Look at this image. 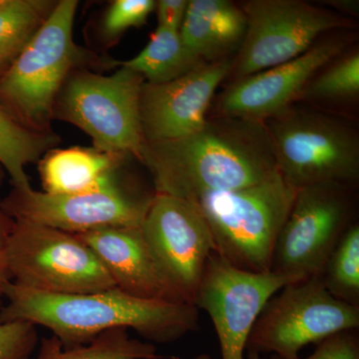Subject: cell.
Returning a JSON list of instances; mask_svg holds the SVG:
<instances>
[{"label": "cell", "instance_id": "obj_1", "mask_svg": "<svg viewBox=\"0 0 359 359\" xmlns=\"http://www.w3.org/2000/svg\"><path fill=\"white\" fill-rule=\"evenodd\" d=\"M141 163L152 176L155 194L192 202L278 174L266 123L226 116L208 118L188 136L146 143Z\"/></svg>", "mask_w": 359, "mask_h": 359}, {"label": "cell", "instance_id": "obj_2", "mask_svg": "<svg viewBox=\"0 0 359 359\" xmlns=\"http://www.w3.org/2000/svg\"><path fill=\"white\" fill-rule=\"evenodd\" d=\"M0 320L41 325L65 348L86 346L117 328L135 330L148 342L170 344L199 328V309L187 302L140 299L118 289L53 294L11 283Z\"/></svg>", "mask_w": 359, "mask_h": 359}, {"label": "cell", "instance_id": "obj_3", "mask_svg": "<svg viewBox=\"0 0 359 359\" xmlns=\"http://www.w3.org/2000/svg\"><path fill=\"white\" fill-rule=\"evenodd\" d=\"M297 191L278 173L256 185L202 196L195 203L209 224L215 252L243 271H271Z\"/></svg>", "mask_w": 359, "mask_h": 359}, {"label": "cell", "instance_id": "obj_4", "mask_svg": "<svg viewBox=\"0 0 359 359\" xmlns=\"http://www.w3.org/2000/svg\"><path fill=\"white\" fill-rule=\"evenodd\" d=\"M78 1L61 0L0 75V106L27 128L49 132L63 84L83 52L73 41Z\"/></svg>", "mask_w": 359, "mask_h": 359}, {"label": "cell", "instance_id": "obj_5", "mask_svg": "<svg viewBox=\"0 0 359 359\" xmlns=\"http://www.w3.org/2000/svg\"><path fill=\"white\" fill-rule=\"evenodd\" d=\"M278 173L294 189L323 183L355 187L359 138L351 125L321 111L290 107L266 122Z\"/></svg>", "mask_w": 359, "mask_h": 359}, {"label": "cell", "instance_id": "obj_6", "mask_svg": "<svg viewBox=\"0 0 359 359\" xmlns=\"http://www.w3.org/2000/svg\"><path fill=\"white\" fill-rule=\"evenodd\" d=\"M143 76L120 66L109 76L79 71L59 92L53 117L75 125L101 152L132 155L141 162L146 142L140 119Z\"/></svg>", "mask_w": 359, "mask_h": 359}, {"label": "cell", "instance_id": "obj_7", "mask_svg": "<svg viewBox=\"0 0 359 359\" xmlns=\"http://www.w3.org/2000/svg\"><path fill=\"white\" fill-rule=\"evenodd\" d=\"M13 283L53 294H81L116 289L100 259L76 235L14 221L7 250Z\"/></svg>", "mask_w": 359, "mask_h": 359}, {"label": "cell", "instance_id": "obj_8", "mask_svg": "<svg viewBox=\"0 0 359 359\" xmlns=\"http://www.w3.org/2000/svg\"><path fill=\"white\" fill-rule=\"evenodd\" d=\"M358 327V306L332 297L320 278H306L289 283L269 299L245 351L295 359L304 346Z\"/></svg>", "mask_w": 359, "mask_h": 359}, {"label": "cell", "instance_id": "obj_9", "mask_svg": "<svg viewBox=\"0 0 359 359\" xmlns=\"http://www.w3.org/2000/svg\"><path fill=\"white\" fill-rule=\"evenodd\" d=\"M241 7L247 32L233 58V81L299 57L328 33L354 27L346 16L302 0H249Z\"/></svg>", "mask_w": 359, "mask_h": 359}, {"label": "cell", "instance_id": "obj_10", "mask_svg": "<svg viewBox=\"0 0 359 359\" xmlns=\"http://www.w3.org/2000/svg\"><path fill=\"white\" fill-rule=\"evenodd\" d=\"M353 187L323 183L299 189L276 240L271 271L320 278L328 257L354 221Z\"/></svg>", "mask_w": 359, "mask_h": 359}, {"label": "cell", "instance_id": "obj_11", "mask_svg": "<svg viewBox=\"0 0 359 359\" xmlns=\"http://www.w3.org/2000/svg\"><path fill=\"white\" fill-rule=\"evenodd\" d=\"M140 228L168 283L182 302L195 306L205 264L215 252L209 224L198 205L154 193Z\"/></svg>", "mask_w": 359, "mask_h": 359}, {"label": "cell", "instance_id": "obj_12", "mask_svg": "<svg viewBox=\"0 0 359 359\" xmlns=\"http://www.w3.org/2000/svg\"><path fill=\"white\" fill-rule=\"evenodd\" d=\"M297 280L301 278L273 271H243L212 252L205 264L195 306L209 314L222 359H245L250 332L266 302Z\"/></svg>", "mask_w": 359, "mask_h": 359}, {"label": "cell", "instance_id": "obj_13", "mask_svg": "<svg viewBox=\"0 0 359 359\" xmlns=\"http://www.w3.org/2000/svg\"><path fill=\"white\" fill-rule=\"evenodd\" d=\"M153 197L137 195L118 182L102 190L76 195L13 188L2 205L14 221L81 235L105 228L141 226Z\"/></svg>", "mask_w": 359, "mask_h": 359}, {"label": "cell", "instance_id": "obj_14", "mask_svg": "<svg viewBox=\"0 0 359 359\" xmlns=\"http://www.w3.org/2000/svg\"><path fill=\"white\" fill-rule=\"evenodd\" d=\"M327 35L299 57L231 82L215 97L216 115L266 123L290 109L311 80L353 40L349 33Z\"/></svg>", "mask_w": 359, "mask_h": 359}, {"label": "cell", "instance_id": "obj_15", "mask_svg": "<svg viewBox=\"0 0 359 359\" xmlns=\"http://www.w3.org/2000/svg\"><path fill=\"white\" fill-rule=\"evenodd\" d=\"M231 65L233 58L204 62L165 83L144 82L140 119L146 143L174 140L202 128Z\"/></svg>", "mask_w": 359, "mask_h": 359}, {"label": "cell", "instance_id": "obj_16", "mask_svg": "<svg viewBox=\"0 0 359 359\" xmlns=\"http://www.w3.org/2000/svg\"><path fill=\"white\" fill-rule=\"evenodd\" d=\"M95 252L116 289L154 301L184 302L151 254L140 226H119L76 235Z\"/></svg>", "mask_w": 359, "mask_h": 359}, {"label": "cell", "instance_id": "obj_17", "mask_svg": "<svg viewBox=\"0 0 359 359\" xmlns=\"http://www.w3.org/2000/svg\"><path fill=\"white\" fill-rule=\"evenodd\" d=\"M247 32L242 7L229 0H189L179 33L187 50L202 62L231 58Z\"/></svg>", "mask_w": 359, "mask_h": 359}, {"label": "cell", "instance_id": "obj_18", "mask_svg": "<svg viewBox=\"0 0 359 359\" xmlns=\"http://www.w3.org/2000/svg\"><path fill=\"white\" fill-rule=\"evenodd\" d=\"M123 158L95 148L49 150L39 165L43 192L50 195H76L114 185L120 182L118 169Z\"/></svg>", "mask_w": 359, "mask_h": 359}, {"label": "cell", "instance_id": "obj_19", "mask_svg": "<svg viewBox=\"0 0 359 359\" xmlns=\"http://www.w3.org/2000/svg\"><path fill=\"white\" fill-rule=\"evenodd\" d=\"M201 63L204 62L187 50L179 32L157 26L145 48L118 65L138 73L148 83L159 84L190 72Z\"/></svg>", "mask_w": 359, "mask_h": 359}, {"label": "cell", "instance_id": "obj_20", "mask_svg": "<svg viewBox=\"0 0 359 359\" xmlns=\"http://www.w3.org/2000/svg\"><path fill=\"white\" fill-rule=\"evenodd\" d=\"M57 141L50 132L27 128L0 106V166L11 176L13 188H32L26 166L39 160Z\"/></svg>", "mask_w": 359, "mask_h": 359}, {"label": "cell", "instance_id": "obj_21", "mask_svg": "<svg viewBox=\"0 0 359 359\" xmlns=\"http://www.w3.org/2000/svg\"><path fill=\"white\" fill-rule=\"evenodd\" d=\"M154 344L132 339L126 328L99 335L86 346L65 348L55 337L40 341L37 359H165Z\"/></svg>", "mask_w": 359, "mask_h": 359}, {"label": "cell", "instance_id": "obj_22", "mask_svg": "<svg viewBox=\"0 0 359 359\" xmlns=\"http://www.w3.org/2000/svg\"><path fill=\"white\" fill-rule=\"evenodd\" d=\"M57 2L0 0V67L4 70L22 51Z\"/></svg>", "mask_w": 359, "mask_h": 359}, {"label": "cell", "instance_id": "obj_23", "mask_svg": "<svg viewBox=\"0 0 359 359\" xmlns=\"http://www.w3.org/2000/svg\"><path fill=\"white\" fill-rule=\"evenodd\" d=\"M332 297L359 308V224L344 233L320 276Z\"/></svg>", "mask_w": 359, "mask_h": 359}, {"label": "cell", "instance_id": "obj_24", "mask_svg": "<svg viewBox=\"0 0 359 359\" xmlns=\"http://www.w3.org/2000/svg\"><path fill=\"white\" fill-rule=\"evenodd\" d=\"M359 94L358 50L344 52L323 68L306 85L301 100L339 102L353 100Z\"/></svg>", "mask_w": 359, "mask_h": 359}, {"label": "cell", "instance_id": "obj_25", "mask_svg": "<svg viewBox=\"0 0 359 359\" xmlns=\"http://www.w3.org/2000/svg\"><path fill=\"white\" fill-rule=\"evenodd\" d=\"M155 8L154 0H116L103 18L104 37L114 39L129 28L145 25Z\"/></svg>", "mask_w": 359, "mask_h": 359}, {"label": "cell", "instance_id": "obj_26", "mask_svg": "<svg viewBox=\"0 0 359 359\" xmlns=\"http://www.w3.org/2000/svg\"><path fill=\"white\" fill-rule=\"evenodd\" d=\"M37 344L39 334L32 323L0 320V359H30Z\"/></svg>", "mask_w": 359, "mask_h": 359}, {"label": "cell", "instance_id": "obj_27", "mask_svg": "<svg viewBox=\"0 0 359 359\" xmlns=\"http://www.w3.org/2000/svg\"><path fill=\"white\" fill-rule=\"evenodd\" d=\"M269 359H283L271 354ZM295 359H359V339L356 330H348L318 342L308 358Z\"/></svg>", "mask_w": 359, "mask_h": 359}, {"label": "cell", "instance_id": "obj_28", "mask_svg": "<svg viewBox=\"0 0 359 359\" xmlns=\"http://www.w3.org/2000/svg\"><path fill=\"white\" fill-rule=\"evenodd\" d=\"M13 226L14 219L7 214L2 200H0V309L4 304L6 290L13 283L7 261V250Z\"/></svg>", "mask_w": 359, "mask_h": 359}, {"label": "cell", "instance_id": "obj_29", "mask_svg": "<svg viewBox=\"0 0 359 359\" xmlns=\"http://www.w3.org/2000/svg\"><path fill=\"white\" fill-rule=\"evenodd\" d=\"M189 0H159L156 1L158 26L179 32L183 23Z\"/></svg>", "mask_w": 359, "mask_h": 359}, {"label": "cell", "instance_id": "obj_30", "mask_svg": "<svg viewBox=\"0 0 359 359\" xmlns=\"http://www.w3.org/2000/svg\"><path fill=\"white\" fill-rule=\"evenodd\" d=\"M327 6H332L337 13H346L348 15H358V1L355 0H332Z\"/></svg>", "mask_w": 359, "mask_h": 359}, {"label": "cell", "instance_id": "obj_31", "mask_svg": "<svg viewBox=\"0 0 359 359\" xmlns=\"http://www.w3.org/2000/svg\"><path fill=\"white\" fill-rule=\"evenodd\" d=\"M247 359H262L259 354L255 351H247Z\"/></svg>", "mask_w": 359, "mask_h": 359}, {"label": "cell", "instance_id": "obj_32", "mask_svg": "<svg viewBox=\"0 0 359 359\" xmlns=\"http://www.w3.org/2000/svg\"><path fill=\"white\" fill-rule=\"evenodd\" d=\"M192 359H212V358H211V356L209 355V354L203 353V354H200V355L195 356V358H194Z\"/></svg>", "mask_w": 359, "mask_h": 359}, {"label": "cell", "instance_id": "obj_33", "mask_svg": "<svg viewBox=\"0 0 359 359\" xmlns=\"http://www.w3.org/2000/svg\"><path fill=\"white\" fill-rule=\"evenodd\" d=\"M4 171H2L1 166H0V185H1L2 181H4Z\"/></svg>", "mask_w": 359, "mask_h": 359}, {"label": "cell", "instance_id": "obj_34", "mask_svg": "<svg viewBox=\"0 0 359 359\" xmlns=\"http://www.w3.org/2000/svg\"><path fill=\"white\" fill-rule=\"evenodd\" d=\"M4 68L0 67V75L2 74V72H4Z\"/></svg>", "mask_w": 359, "mask_h": 359}]
</instances>
